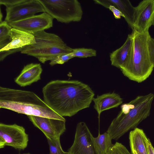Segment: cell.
<instances>
[{
    "mask_svg": "<svg viewBox=\"0 0 154 154\" xmlns=\"http://www.w3.org/2000/svg\"><path fill=\"white\" fill-rule=\"evenodd\" d=\"M29 136L22 126L16 124H0V148L5 146L23 150L27 146Z\"/></svg>",
    "mask_w": 154,
    "mask_h": 154,
    "instance_id": "cell-8",
    "label": "cell"
},
{
    "mask_svg": "<svg viewBox=\"0 0 154 154\" xmlns=\"http://www.w3.org/2000/svg\"><path fill=\"white\" fill-rule=\"evenodd\" d=\"M12 28L5 21L0 22V49L10 42V32Z\"/></svg>",
    "mask_w": 154,
    "mask_h": 154,
    "instance_id": "cell-20",
    "label": "cell"
},
{
    "mask_svg": "<svg viewBox=\"0 0 154 154\" xmlns=\"http://www.w3.org/2000/svg\"><path fill=\"white\" fill-rule=\"evenodd\" d=\"M70 54L59 55L50 61L49 64L51 66L57 64H62L73 58Z\"/></svg>",
    "mask_w": 154,
    "mask_h": 154,
    "instance_id": "cell-24",
    "label": "cell"
},
{
    "mask_svg": "<svg viewBox=\"0 0 154 154\" xmlns=\"http://www.w3.org/2000/svg\"><path fill=\"white\" fill-rule=\"evenodd\" d=\"M147 146L148 154H154V148L149 139H147Z\"/></svg>",
    "mask_w": 154,
    "mask_h": 154,
    "instance_id": "cell-27",
    "label": "cell"
},
{
    "mask_svg": "<svg viewBox=\"0 0 154 154\" xmlns=\"http://www.w3.org/2000/svg\"><path fill=\"white\" fill-rule=\"evenodd\" d=\"M93 101L94 108L100 116L104 111L118 107L122 103L123 99L118 94L112 93L98 95Z\"/></svg>",
    "mask_w": 154,
    "mask_h": 154,
    "instance_id": "cell-17",
    "label": "cell"
},
{
    "mask_svg": "<svg viewBox=\"0 0 154 154\" xmlns=\"http://www.w3.org/2000/svg\"><path fill=\"white\" fill-rule=\"evenodd\" d=\"M42 69L40 63H31L25 66L20 74L15 79L21 87L29 85L41 79Z\"/></svg>",
    "mask_w": 154,
    "mask_h": 154,
    "instance_id": "cell-15",
    "label": "cell"
},
{
    "mask_svg": "<svg viewBox=\"0 0 154 154\" xmlns=\"http://www.w3.org/2000/svg\"><path fill=\"white\" fill-rule=\"evenodd\" d=\"M23 154H30L29 153H24Z\"/></svg>",
    "mask_w": 154,
    "mask_h": 154,
    "instance_id": "cell-30",
    "label": "cell"
},
{
    "mask_svg": "<svg viewBox=\"0 0 154 154\" xmlns=\"http://www.w3.org/2000/svg\"><path fill=\"white\" fill-rule=\"evenodd\" d=\"M70 54L73 58H87L95 57L97 55L96 51L94 49L85 48L73 49V51Z\"/></svg>",
    "mask_w": 154,
    "mask_h": 154,
    "instance_id": "cell-21",
    "label": "cell"
},
{
    "mask_svg": "<svg viewBox=\"0 0 154 154\" xmlns=\"http://www.w3.org/2000/svg\"><path fill=\"white\" fill-rule=\"evenodd\" d=\"M131 153L132 154H137L136 152L134 150Z\"/></svg>",
    "mask_w": 154,
    "mask_h": 154,
    "instance_id": "cell-29",
    "label": "cell"
},
{
    "mask_svg": "<svg viewBox=\"0 0 154 154\" xmlns=\"http://www.w3.org/2000/svg\"><path fill=\"white\" fill-rule=\"evenodd\" d=\"M149 50L151 59L154 64V38L151 37L149 42Z\"/></svg>",
    "mask_w": 154,
    "mask_h": 154,
    "instance_id": "cell-26",
    "label": "cell"
},
{
    "mask_svg": "<svg viewBox=\"0 0 154 154\" xmlns=\"http://www.w3.org/2000/svg\"><path fill=\"white\" fill-rule=\"evenodd\" d=\"M108 8L112 12L113 15L116 19H120L122 16L124 17V16L122 13L118 9L113 5H110Z\"/></svg>",
    "mask_w": 154,
    "mask_h": 154,
    "instance_id": "cell-25",
    "label": "cell"
},
{
    "mask_svg": "<svg viewBox=\"0 0 154 154\" xmlns=\"http://www.w3.org/2000/svg\"><path fill=\"white\" fill-rule=\"evenodd\" d=\"M93 136L85 123H78L73 143L68 154H99L94 145Z\"/></svg>",
    "mask_w": 154,
    "mask_h": 154,
    "instance_id": "cell-9",
    "label": "cell"
},
{
    "mask_svg": "<svg viewBox=\"0 0 154 154\" xmlns=\"http://www.w3.org/2000/svg\"><path fill=\"white\" fill-rule=\"evenodd\" d=\"M131 34L133 44L130 58L127 63L120 69L129 79L140 83L149 78L154 68L149 50L151 36L149 32H141L134 29Z\"/></svg>",
    "mask_w": 154,
    "mask_h": 154,
    "instance_id": "cell-4",
    "label": "cell"
},
{
    "mask_svg": "<svg viewBox=\"0 0 154 154\" xmlns=\"http://www.w3.org/2000/svg\"><path fill=\"white\" fill-rule=\"evenodd\" d=\"M43 100L60 116L72 117L88 108L94 93L87 85L77 80L51 81L42 88Z\"/></svg>",
    "mask_w": 154,
    "mask_h": 154,
    "instance_id": "cell-1",
    "label": "cell"
},
{
    "mask_svg": "<svg viewBox=\"0 0 154 154\" xmlns=\"http://www.w3.org/2000/svg\"><path fill=\"white\" fill-rule=\"evenodd\" d=\"M53 19L46 12L8 23L14 28L33 35L53 26Z\"/></svg>",
    "mask_w": 154,
    "mask_h": 154,
    "instance_id": "cell-10",
    "label": "cell"
},
{
    "mask_svg": "<svg viewBox=\"0 0 154 154\" xmlns=\"http://www.w3.org/2000/svg\"><path fill=\"white\" fill-rule=\"evenodd\" d=\"M132 44V35L128 34L123 45L110 54V60L112 66L120 69L127 63L131 56Z\"/></svg>",
    "mask_w": 154,
    "mask_h": 154,
    "instance_id": "cell-16",
    "label": "cell"
},
{
    "mask_svg": "<svg viewBox=\"0 0 154 154\" xmlns=\"http://www.w3.org/2000/svg\"><path fill=\"white\" fill-rule=\"evenodd\" d=\"M0 22H1L2 21V12L1 11H0Z\"/></svg>",
    "mask_w": 154,
    "mask_h": 154,
    "instance_id": "cell-28",
    "label": "cell"
},
{
    "mask_svg": "<svg viewBox=\"0 0 154 154\" xmlns=\"http://www.w3.org/2000/svg\"><path fill=\"white\" fill-rule=\"evenodd\" d=\"M154 94L138 96L121 106V110L112 121L106 132L117 140L130 130L134 129L150 113Z\"/></svg>",
    "mask_w": 154,
    "mask_h": 154,
    "instance_id": "cell-3",
    "label": "cell"
},
{
    "mask_svg": "<svg viewBox=\"0 0 154 154\" xmlns=\"http://www.w3.org/2000/svg\"><path fill=\"white\" fill-rule=\"evenodd\" d=\"M45 12L53 19L62 23L79 22L83 12L80 2L77 0H38Z\"/></svg>",
    "mask_w": 154,
    "mask_h": 154,
    "instance_id": "cell-6",
    "label": "cell"
},
{
    "mask_svg": "<svg viewBox=\"0 0 154 154\" xmlns=\"http://www.w3.org/2000/svg\"><path fill=\"white\" fill-rule=\"evenodd\" d=\"M93 140L99 154H107L109 149L113 145L112 139L107 132L102 134L99 133L97 137H95L93 136Z\"/></svg>",
    "mask_w": 154,
    "mask_h": 154,
    "instance_id": "cell-19",
    "label": "cell"
},
{
    "mask_svg": "<svg viewBox=\"0 0 154 154\" xmlns=\"http://www.w3.org/2000/svg\"><path fill=\"white\" fill-rule=\"evenodd\" d=\"M152 26H154V0H143L135 7L133 29L141 32H149Z\"/></svg>",
    "mask_w": 154,
    "mask_h": 154,
    "instance_id": "cell-12",
    "label": "cell"
},
{
    "mask_svg": "<svg viewBox=\"0 0 154 154\" xmlns=\"http://www.w3.org/2000/svg\"><path fill=\"white\" fill-rule=\"evenodd\" d=\"M35 43L23 48L21 53L34 57L45 63L57 56L72 52L73 49L68 46L58 35L45 30L33 34Z\"/></svg>",
    "mask_w": 154,
    "mask_h": 154,
    "instance_id": "cell-5",
    "label": "cell"
},
{
    "mask_svg": "<svg viewBox=\"0 0 154 154\" xmlns=\"http://www.w3.org/2000/svg\"><path fill=\"white\" fill-rule=\"evenodd\" d=\"M10 42L0 49V60L2 61L9 54L20 51L27 46L35 43L33 35L12 28L10 32Z\"/></svg>",
    "mask_w": 154,
    "mask_h": 154,
    "instance_id": "cell-13",
    "label": "cell"
},
{
    "mask_svg": "<svg viewBox=\"0 0 154 154\" xmlns=\"http://www.w3.org/2000/svg\"><path fill=\"white\" fill-rule=\"evenodd\" d=\"M147 139L142 129L136 128L131 131L129 134L131 153L134 150L137 154H148L146 143Z\"/></svg>",
    "mask_w": 154,
    "mask_h": 154,
    "instance_id": "cell-18",
    "label": "cell"
},
{
    "mask_svg": "<svg viewBox=\"0 0 154 154\" xmlns=\"http://www.w3.org/2000/svg\"><path fill=\"white\" fill-rule=\"evenodd\" d=\"M47 139L49 146V154H68L67 152H65L63 149L60 138L52 140Z\"/></svg>",
    "mask_w": 154,
    "mask_h": 154,
    "instance_id": "cell-22",
    "label": "cell"
},
{
    "mask_svg": "<svg viewBox=\"0 0 154 154\" xmlns=\"http://www.w3.org/2000/svg\"><path fill=\"white\" fill-rule=\"evenodd\" d=\"M27 116L33 125L42 132L47 139L60 138L66 130V120L38 116Z\"/></svg>",
    "mask_w": 154,
    "mask_h": 154,
    "instance_id": "cell-11",
    "label": "cell"
},
{
    "mask_svg": "<svg viewBox=\"0 0 154 154\" xmlns=\"http://www.w3.org/2000/svg\"><path fill=\"white\" fill-rule=\"evenodd\" d=\"M6 7L5 21L8 23L23 20L39 12H45L38 0H0Z\"/></svg>",
    "mask_w": 154,
    "mask_h": 154,
    "instance_id": "cell-7",
    "label": "cell"
},
{
    "mask_svg": "<svg viewBox=\"0 0 154 154\" xmlns=\"http://www.w3.org/2000/svg\"><path fill=\"white\" fill-rule=\"evenodd\" d=\"M107 154H132L121 143L116 142L109 149Z\"/></svg>",
    "mask_w": 154,
    "mask_h": 154,
    "instance_id": "cell-23",
    "label": "cell"
},
{
    "mask_svg": "<svg viewBox=\"0 0 154 154\" xmlns=\"http://www.w3.org/2000/svg\"><path fill=\"white\" fill-rule=\"evenodd\" d=\"M0 108L27 116L66 120L50 108L35 93L29 91L0 87Z\"/></svg>",
    "mask_w": 154,
    "mask_h": 154,
    "instance_id": "cell-2",
    "label": "cell"
},
{
    "mask_svg": "<svg viewBox=\"0 0 154 154\" xmlns=\"http://www.w3.org/2000/svg\"><path fill=\"white\" fill-rule=\"evenodd\" d=\"M95 3L108 8L113 5L119 9L123 14L124 18L132 30L134 22L135 7L128 0H94Z\"/></svg>",
    "mask_w": 154,
    "mask_h": 154,
    "instance_id": "cell-14",
    "label": "cell"
}]
</instances>
